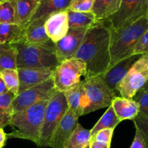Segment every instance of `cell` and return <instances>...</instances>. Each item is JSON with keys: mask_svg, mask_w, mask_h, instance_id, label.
Listing matches in <instances>:
<instances>
[{"mask_svg": "<svg viewBox=\"0 0 148 148\" xmlns=\"http://www.w3.org/2000/svg\"><path fill=\"white\" fill-rule=\"evenodd\" d=\"M112 28L108 20L97 21L88 28L74 58L84 61L86 67L85 78L101 76L109 69Z\"/></svg>", "mask_w": 148, "mask_h": 148, "instance_id": "6da1fadb", "label": "cell"}, {"mask_svg": "<svg viewBox=\"0 0 148 148\" xmlns=\"http://www.w3.org/2000/svg\"><path fill=\"white\" fill-rule=\"evenodd\" d=\"M49 99L39 101L26 109L14 113L10 126L12 132L8 138H15L31 141L38 146L40 140L44 116Z\"/></svg>", "mask_w": 148, "mask_h": 148, "instance_id": "7a4b0ae2", "label": "cell"}, {"mask_svg": "<svg viewBox=\"0 0 148 148\" xmlns=\"http://www.w3.org/2000/svg\"><path fill=\"white\" fill-rule=\"evenodd\" d=\"M147 31H148V18L147 15L129 25L116 29L112 28L109 69L119 61L133 55L135 45Z\"/></svg>", "mask_w": 148, "mask_h": 148, "instance_id": "3957f363", "label": "cell"}, {"mask_svg": "<svg viewBox=\"0 0 148 148\" xmlns=\"http://www.w3.org/2000/svg\"><path fill=\"white\" fill-rule=\"evenodd\" d=\"M18 52V68H39L55 70L59 65L55 53V43L49 45L14 43Z\"/></svg>", "mask_w": 148, "mask_h": 148, "instance_id": "277c9868", "label": "cell"}, {"mask_svg": "<svg viewBox=\"0 0 148 148\" xmlns=\"http://www.w3.org/2000/svg\"><path fill=\"white\" fill-rule=\"evenodd\" d=\"M82 87L81 107L83 116L110 106L116 94L108 87L100 76L85 78Z\"/></svg>", "mask_w": 148, "mask_h": 148, "instance_id": "5b68a950", "label": "cell"}, {"mask_svg": "<svg viewBox=\"0 0 148 148\" xmlns=\"http://www.w3.org/2000/svg\"><path fill=\"white\" fill-rule=\"evenodd\" d=\"M68 109L64 93L57 90L49 99L45 109L39 147H49L51 138Z\"/></svg>", "mask_w": 148, "mask_h": 148, "instance_id": "8992f818", "label": "cell"}, {"mask_svg": "<svg viewBox=\"0 0 148 148\" xmlns=\"http://www.w3.org/2000/svg\"><path fill=\"white\" fill-rule=\"evenodd\" d=\"M86 67L84 62L77 58H72L60 63L53 71L55 89L64 92L78 86L82 76L86 77Z\"/></svg>", "mask_w": 148, "mask_h": 148, "instance_id": "52a82bcc", "label": "cell"}, {"mask_svg": "<svg viewBox=\"0 0 148 148\" xmlns=\"http://www.w3.org/2000/svg\"><path fill=\"white\" fill-rule=\"evenodd\" d=\"M148 82V53L142 54L134 62L117 87L121 97L133 98Z\"/></svg>", "mask_w": 148, "mask_h": 148, "instance_id": "ba28073f", "label": "cell"}, {"mask_svg": "<svg viewBox=\"0 0 148 148\" xmlns=\"http://www.w3.org/2000/svg\"><path fill=\"white\" fill-rule=\"evenodd\" d=\"M148 0H122L119 10L107 19L113 29L132 23L147 15Z\"/></svg>", "mask_w": 148, "mask_h": 148, "instance_id": "9c48e42d", "label": "cell"}, {"mask_svg": "<svg viewBox=\"0 0 148 148\" xmlns=\"http://www.w3.org/2000/svg\"><path fill=\"white\" fill-rule=\"evenodd\" d=\"M56 91L52 78L44 83L18 93L15 96L12 102L13 113L21 112L39 101L50 99Z\"/></svg>", "mask_w": 148, "mask_h": 148, "instance_id": "30bf717a", "label": "cell"}, {"mask_svg": "<svg viewBox=\"0 0 148 148\" xmlns=\"http://www.w3.org/2000/svg\"><path fill=\"white\" fill-rule=\"evenodd\" d=\"M88 28H69L62 39L55 43V53L59 63L74 58L84 40Z\"/></svg>", "mask_w": 148, "mask_h": 148, "instance_id": "8fae6325", "label": "cell"}, {"mask_svg": "<svg viewBox=\"0 0 148 148\" xmlns=\"http://www.w3.org/2000/svg\"><path fill=\"white\" fill-rule=\"evenodd\" d=\"M79 118L69 108L67 110L51 138L49 143L51 148L66 147L70 137L79 123Z\"/></svg>", "mask_w": 148, "mask_h": 148, "instance_id": "7c38bea8", "label": "cell"}, {"mask_svg": "<svg viewBox=\"0 0 148 148\" xmlns=\"http://www.w3.org/2000/svg\"><path fill=\"white\" fill-rule=\"evenodd\" d=\"M46 19V18H37L24 26L22 39L20 42L37 45H49L54 44L45 31V23Z\"/></svg>", "mask_w": 148, "mask_h": 148, "instance_id": "4fadbf2b", "label": "cell"}, {"mask_svg": "<svg viewBox=\"0 0 148 148\" xmlns=\"http://www.w3.org/2000/svg\"><path fill=\"white\" fill-rule=\"evenodd\" d=\"M141 55H134L119 61L113 65L106 73L101 75V78L108 87L116 94L117 87L120 82L123 80L126 73L132 67L134 62L139 58Z\"/></svg>", "mask_w": 148, "mask_h": 148, "instance_id": "5bb4252c", "label": "cell"}, {"mask_svg": "<svg viewBox=\"0 0 148 148\" xmlns=\"http://www.w3.org/2000/svg\"><path fill=\"white\" fill-rule=\"evenodd\" d=\"M45 28L47 36L54 43L62 39L70 28L68 10L51 14L45 21Z\"/></svg>", "mask_w": 148, "mask_h": 148, "instance_id": "9a60e30c", "label": "cell"}, {"mask_svg": "<svg viewBox=\"0 0 148 148\" xmlns=\"http://www.w3.org/2000/svg\"><path fill=\"white\" fill-rule=\"evenodd\" d=\"M19 76V92H23L33 86L52 79L54 70L39 68H18Z\"/></svg>", "mask_w": 148, "mask_h": 148, "instance_id": "2e32d148", "label": "cell"}, {"mask_svg": "<svg viewBox=\"0 0 148 148\" xmlns=\"http://www.w3.org/2000/svg\"><path fill=\"white\" fill-rule=\"evenodd\" d=\"M111 105L116 116L121 121L124 120L133 121L139 114V104L133 98L116 96Z\"/></svg>", "mask_w": 148, "mask_h": 148, "instance_id": "e0dca14e", "label": "cell"}, {"mask_svg": "<svg viewBox=\"0 0 148 148\" xmlns=\"http://www.w3.org/2000/svg\"><path fill=\"white\" fill-rule=\"evenodd\" d=\"M71 2V0H39L36 10L29 22L37 18H47L55 12L67 10Z\"/></svg>", "mask_w": 148, "mask_h": 148, "instance_id": "ac0fdd59", "label": "cell"}, {"mask_svg": "<svg viewBox=\"0 0 148 148\" xmlns=\"http://www.w3.org/2000/svg\"><path fill=\"white\" fill-rule=\"evenodd\" d=\"M18 24L25 26L31 21L39 5V0H11Z\"/></svg>", "mask_w": 148, "mask_h": 148, "instance_id": "d6986e66", "label": "cell"}, {"mask_svg": "<svg viewBox=\"0 0 148 148\" xmlns=\"http://www.w3.org/2000/svg\"><path fill=\"white\" fill-rule=\"evenodd\" d=\"M122 0H95L92 12L97 21L107 20L114 15L120 8Z\"/></svg>", "mask_w": 148, "mask_h": 148, "instance_id": "ffe728a7", "label": "cell"}, {"mask_svg": "<svg viewBox=\"0 0 148 148\" xmlns=\"http://www.w3.org/2000/svg\"><path fill=\"white\" fill-rule=\"evenodd\" d=\"M68 25L70 28H89L97 22L95 15L92 12H79L68 10Z\"/></svg>", "mask_w": 148, "mask_h": 148, "instance_id": "44dd1931", "label": "cell"}, {"mask_svg": "<svg viewBox=\"0 0 148 148\" xmlns=\"http://www.w3.org/2000/svg\"><path fill=\"white\" fill-rule=\"evenodd\" d=\"M23 28L18 23H0V44L20 42Z\"/></svg>", "mask_w": 148, "mask_h": 148, "instance_id": "7402d4cb", "label": "cell"}, {"mask_svg": "<svg viewBox=\"0 0 148 148\" xmlns=\"http://www.w3.org/2000/svg\"><path fill=\"white\" fill-rule=\"evenodd\" d=\"M18 52L13 44H0V71L17 69Z\"/></svg>", "mask_w": 148, "mask_h": 148, "instance_id": "603a6c76", "label": "cell"}, {"mask_svg": "<svg viewBox=\"0 0 148 148\" xmlns=\"http://www.w3.org/2000/svg\"><path fill=\"white\" fill-rule=\"evenodd\" d=\"M15 95L11 92L0 95V128L10 126L13 116V102Z\"/></svg>", "mask_w": 148, "mask_h": 148, "instance_id": "cb8c5ba5", "label": "cell"}, {"mask_svg": "<svg viewBox=\"0 0 148 148\" xmlns=\"http://www.w3.org/2000/svg\"><path fill=\"white\" fill-rule=\"evenodd\" d=\"M91 139L92 135L90 130L84 129L80 123H78L65 148H86L89 146Z\"/></svg>", "mask_w": 148, "mask_h": 148, "instance_id": "d4e9b609", "label": "cell"}, {"mask_svg": "<svg viewBox=\"0 0 148 148\" xmlns=\"http://www.w3.org/2000/svg\"><path fill=\"white\" fill-rule=\"evenodd\" d=\"M121 122L115 113L112 105L108 107L103 116L100 118L96 124L90 130L91 135L94 136L100 130L105 129H115L116 126Z\"/></svg>", "mask_w": 148, "mask_h": 148, "instance_id": "484cf974", "label": "cell"}, {"mask_svg": "<svg viewBox=\"0 0 148 148\" xmlns=\"http://www.w3.org/2000/svg\"><path fill=\"white\" fill-rule=\"evenodd\" d=\"M68 108L73 112L78 117L83 116L81 107V97H82V87L79 84L78 86L63 92Z\"/></svg>", "mask_w": 148, "mask_h": 148, "instance_id": "4316f807", "label": "cell"}, {"mask_svg": "<svg viewBox=\"0 0 148 148\" xmlns=\"http://www.w3.org/2000/svg\"><path fill=\"white\" fill-rule=\"evenodd\" d=\"M0 76L5 82L10 92L16 96L19 92V76L17 69H6L0 71Z\"/></svg>", "mask_w": 148, "mask_h": 148, "instance_id": "83f0119b", "label": "cell"}, {"mask_svg": "<svg viewBox=\"0 0 148 148\" xmlns=\"http://www.w3.org/2000/svg\"><path fill=\"white\" fill-rule=\"evenodd\" d=\"M0 23H18L11 0H2L0 2Z\"/></svg>", "mask_w": 148, "mask_h": 148, "instance_id": "f1b7e54d", "label": "cell"}, {"mask_svg": "<svg viewBox=\"0 0 148 148\" xmlns=\"http://www.w3.org/2000/svg\"><path fill=\"white\" fill-rule=\"evenodd\" d=\"M95 0H71L68 10L79 12H92Z\"/></svg>", "mask_w": 148, "mask_h": 148, "instance_id": "f546056e", "label": "cell"}, {"mask_svg": "<svg viewBox=\"0 0 148 148\" xmlns=\"http://www.w3.org/2000/svg\"><path fill=\"white\" fill-rule=\"evenodd\" d=\"M133 99L139 104V114L148 118V93L140 89L136 92Z\"/></svg>", "mask_w": 148, "mask_h": 148, "instance_id": "4dcf8cb0", "label": "cell"}, {"mask_svg": "<svg viewBox=\"0 0 148 148\" xmlns=\"http://www.w3.org/2000/svg\"><path fill=\"white\" fill-rule=\"evenodd\" d=\"M133 121L135 127H137L142 132L148 148V118L138 114Z\"/></svg>", "mask_w": 148, "mask_h": 148, "instance_id": "1f68e13d", "label": "cell"}, {"mask_svg": "<svg viewBox=\"0 0 148 148\" xmlns=\"http://www.w3.org/2000/svg\"><path fill=\"white\" fill-rule=\"evenodd\" d=\"M148 53V31L142 36L135 45L133 50V55H142Z\"/></svg>", "mask_w": 148, "mask_h": 148, "instance_id": "d6a6232c", "label": "cell"}, {"mask_svg": "<svg viewBox=\"0 0 148 148\" xmlns=\"http://www.w3.org/2000/svg\"><path fill=\"white\" fill-rule=\"evenodd\" d=\"M113 132H114V129H102V130L98 132L96 134L92 136L91 139L97 141V142H103V143L110 144L111 139H112V137H113Z\"/></svg>", "mask_w": 148, "mask_h": 148, "instance_id": "836d02e7", "label": "cell"}, {"mask_svg": "<svg viewBox=\"0 0 148 148\" xmlns=\"http://www.w3.org/2000/svg\"><path fill=\"white\" fill-rule=\"evenodd\" d=\"M135 128H136L135 136L129 148H147L142 132L137 127Z\"/></svg>", "mask_w": 148, "mask_h": 148, "instance_id": "e575fe53", "label": "cell"}, {"mask_svg": "<svg viewBox=\"0 0 148 148\" xmlns=\"http://www.w3.org/2000/svg\"><path fill=\"white\" fill-rule=\"evenodd\" d=\"M110 144L103 143V142H97V141L91 139L90 144H89V148H110Z\"/></svg>", "mask_w": 148, "mask_h": 148, "instance_id": "d590c367", "label": "cell"}, {"mask_svg": "<svg viewBox=\"0 0 148 148\" xmlns=\"http://www.w3.org/2000/svg\"><path fill=\"white\" fill-rule=\"evenodd\" d=\"M7 139H8L7 134L4 131V129L0 128V148H3L5 146Z\"/></svg>", "mask_w": 148, "mask_h": 148, "instance_id": "8d00e7d4", "label": "cell"}, {"mask_svg": "<svg viewBox=\"0 0 148 148\" xmlns=\"http://www.w3.org/2000/svg\"><path fill=\"white\" fill-rule=\"evenodd\" d=\"M8 92H9V90H8V89L7 88L3 79H2V77L0 76V95H5V94L8 93Z\"/></svg>", "mask_w": 148, "mask_h": 148, "instance_id": "74e56055", "label": "cell"}, {"mask_svg": "<svg viewBox=\"0 0 148 148\" xmlns=\"http://www.w3.org/2000/svg\"><path fill=\"white\" fill-rule=\"evenodd\" d=\"M141 90H142V91H144V92H147V93H148V82H147L146 84H145V86H144L143 87H142V89H141Z\"/></svg>", "mask_w": 148, "mask_h": 148, "instance_id": "f35d334b", "label": "cell"}, {"mask_svg": "<svg viewBox=\"0 0 148 148\" xmlns=\"http://www.w3.org/2000/svg\"><path fill=\"white\" fill-rule=\"evenodd\" d=\"M147 17L148 18V9H147Z\"/></svg>", "mask_w": 148, "mask_h": 148, "instance_id": "ab89813d", "label": "cell"}, {"mask_svg": "<svg viewBox=\"0 0 148 148\" xmlns=\"http://www.w3.org/2000/svg\"><path fill=\"white\" fill-rule=\"evenodd\" d=\"M86 148H89V146H88V147H86Z\"/></svg>", "mask_w": 148, "mask_h": 148, "instance_id": "60d3db41", "label": "cell"}, {"mask_svg": "<svg viewBox=\"0 0 148 148\" xmlns=\"http://www.w3.org/2000/svg\"><path fill=\"white\" fill-rule=\"evenodd\" d=\"M1 1H2V0H0V2H1Z\"/></svg>", "mask_w": 148, "mask_h": 148, "instance_id": "b9f144b4", "label": "cell"}]
</instances>
